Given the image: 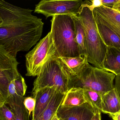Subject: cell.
Listing matches in <instances>:
<instances>
[{
    "label": "cell",
    "mask_w": 120,
    "mask_h": 120,
    "mask_svg": "<svg viewBox=\"0 0 120 120\" xmlns=\"http://www.w3.org/2000/svg\"><path fill=\"white\" fill-rule=\"evenodd\" d=\"M32 11L0 0V46L14 58L19 51H29L41 37L44 23Z\"/></svg>",
    "instance_id": "cell-1"
},
{
    "label": "cell",
    "mask_w": 120,
    "mask_h": 120,
    "mask_svg": "<svg viewBox=\"0 0 120 120\" xmlns=\"http://www.w3.org/2000/svg\"><path fill=\"white\" fill-rule=\"evenodd\" d=\"M50 32L57 58L80 56L71 15L52 16Z\"/></svg>",
    "instance_id": "cell-2"
},
{
    "label": "cell",
    "mask_w": 120,
    "mask_h": 120,
    "mask_svg": "<svg viewBox=\"0 0 120 120\" xmlns=\"http://www.w3.org/2000/svg\"><path fill=\"white\" fill-rule=\"evenodd\" d=\"M116 77L112 73L91 65L87 60L77 76L68 79V88L92 90L102 96L115 88Z\"/></svg>",
    "instance_id": "cell-3"
},
{
    "label": "cell",
    "mask_w": 120,
    "mask_h": 120,
    "mask_svg": "<svg viewBox=\"0 0 120 120\" xmlns=\"http://www.w3.org/2000/svg\"><path fill=\"white\" fill-rule=\"evenodd\" d=\"M77 16L82 22L84 29L87 62L95 67L102 69L108 46L99 33L92 11L86 6H82L80 12Z\"/></svg>",
    "instance_id": "cell-4"
},
{
    "label": "cell",
    "mask_w": 120,
    "mask_h": 120,
    "mask_svg": "<svg viewBox=\"0 0 120 120\" xmlns=\"http://www.w3.org/2000/svg\"><path fill=\"white\" fill-rule=\"evenodd\" d=\"M33 85V97L39 90L46 87L53 88L57 92L65 94L69 90L68 79L56 59L53 58L45 63Z\"/></svg>",
    "instance_id": "cell-5"
},
{
    "label": "cell",
    "mask_w": 120,
    "mask_h": 120,
    "mask_svg": "<svg viewBox=\"0 0 120 120\" xmlns=\"http://www.w3.org/2000/svg\"><path fill=\"white\" fill-rule=\"evenodd\" d=\"M25 58L26 75L33 77L38 75L45 63L50 59L57 58L50 32L26 54Z\"/></svg>",
    "instance_id": "cell-6"
},
{
    "label": "cell",
    "mask_w": 120,
    "mask_h": 120,
    "mask_svg": "<svg viewBox=\"0 0 120 120\" xmlns=\"http://www.w3.org/2000/svg\"><path fill=\"white\" fill-rule=\"evenodd\" d=\"M83 3L82 0H42L36 5L34 12L42 14L46 18L60 15L77 16Z\"/></svg>",
    "instance_id": "cell-7"
},
{
    "label": "cell",
    "mask_w": 120,
    "mask_h": 120,
    "mask_svg": "<svg viewBox=\"0 0 120 120\" xmlns=\"http://www.w3.org/2000/svg\"><path fill=\"white\" fill-rule=\"evenodd\" d=\"M19 64L16 58L0 46V94L4 101L7 98L8 85L20 75L18 70Z\"/></svg>",
    "instance_id": "cell-8"
},
{
    "label": "cell",
    "mask_w": 120,
    "mask_h": 120,
    "mask_svg": "<svg viewBox=\"0 0 120 120\" xmlns=\"http://www.w3.org/2000/svg\"><path fill=\"white\" fill-rule=\"evenodd\" d=\"M98 111L86 103L72 108H64L60 106L56 115L63 120H91Z\"/></svg>",
    "instance_id": "cell-9"
},
{
    "label": "cell",
    "mask_w": 120,
    "mask_h": 120,
    "mask_svg": "<svg viewBox=\"0 0 120 120\" xmlns=\"http://www.w3.org/2000/svg\"><path fill=\"white\" fill-rule=\"evenodd\" d=\"M94 17L111 29L120 39V12L103 5L94 8Z\"/></svg>",
    "instance_id": "cell-10"
},
{
    "label": "cell",
    "mask_w": 120,
    "mask_h": 120,
    "mask_svg": "<svg viewBox=\"0 0 120 120\" xmlns=\"http://www.w3.org/2000/svg\"><path fill=\"white\" fill-rule=\"evenodd\" d=\"M56 60L68 79L75 77L87 60L86 56L60 57Z\"/></svg>",
    "instance_id": "cell-11"
},
{
    "label": "cell",
    "mask_w": 120,
    "mask_h": 120,
    "mask_svg": "<svg viewBox=\"0 0 120 120\" xmlns=\"http://www.w3.org/2000/svg\"><path fill=\"white\" fill-rule=\"evenodd\" d=\"M57 92L52 88L46 87L37 91L33 98L36 99L32 120H36L45 110L54 94Z\"/></svg>",
    "instance_id": "cell-12"
},
{
    "label": "cell",
    "mask_w": 120,
    "mask_h": 120,
    "mask_svg": "<svg viewBox=\"0 0 120 120\" xmlns=\"http://www.w3.org/2000/svg\"><path fill=\"white\" fill-rule=\"evenodd\" d=\"M24 98L16 94L7 98L5 101L4 104L13 113L15 120H30L29 112L24 105Z\"/></svg>",
    "instance_id": "cell-13"
},
{
    "label": "cell",
    "mask_w": 120,
    "mask_h": 120,
    "mask_svg": "<svg viewBox=\"0 0 120 120\" xmlns=\"http://www.w3.org/2000/svg\"><path fill=\"white\" fill-rule=\"evenodd\" d=\"M102 69L116 75L120 74V49L108 46L107 51L102 65Z\"/></svg>",
    "instance_id": "cell-14"
},
{
    "label": "cell",
    "mask_w": 120,
    "mask_h": 120,
    "mask_svg": "<svg viewBox=\"0 0 120 120\" xmlns=\"http://www.w3.org/2000/svg\"><path fill=\"white\" fill-rule=\"evenodd\" d=\"M120 111V99L115 88L102 96L101 112L109 115Z\"/></svg>",
    "instance_id": "cell-15"
},
{
    "label": "cell",
    "mask_w": 120,
    "mask_h": 120,
    "mask_svg": "<svg viewBox=\"0 0 120 120\" xmlns=\"http://www.w3.org/2000/svg\"><path fill=\"white\" fill-rule=\"evenodd\" d=\"M86 103L84 89L80 88H72L65 94L60 106L72 108L81 105Z\"/></svg>",
    "instance_id": "cell-16"
},
{
    "label": "cell",
    "mask_w": 120,
    "mask_h": 120,
    "mask_svg": "<svg viewBox=\"0 0 120 120\" xmlns=\"http://www.w3.org/2000/svg\"><path fill=\"white\" fill-rule=\"evenodd\" d=\"M94 17L99 33L107 46L120 48V39L107 26L101 22L97 18Z\"/></svg>",
    "instance_id": "cell-17"
},
{
    "label": "cell",
    "mask_w": 120,
    "mask_h": 120,
    "mask_svg": "<svg viewBox=\"0 0 120 120\" xmlns=\"http://www.w3.org/2000/svg\"><path fill=\"white\" fill-rule=\"evenodd\" d=\"M65 94L57 92L53 97L45 110L36 120H51L61 105Z\"/></svg>",
    "instance_id": "cell-18"
},
{
    "label": "cell",
    "mask_w": 120,
    "mask_h": 120,
    "mask_svg": "<svg viewBox=\"0 0 120 120\" xmlns=\"http://www.w3.org/2000/svg\"><path fill=\"white\" fill-rule=\"evenodd\" d=\"M75 25V40L78 45L80 54L81 56H86L85 47V32L82 23L79 18L76 15H71Z\"/></svg>",
    "instance_id": "cell-19"
},
{
    "label": "cell",
    "mask_w": 120,
    "mask_h": 120,
    "mask_svg": "<svg viewBox=\"0 0 120 120\" xmlns=\"http://www.w3.org/2000/svg\"><path fill=\"white\" fill-rule=\"evenodd\" d=\"M84 92L87 103L101 112L102 96L99 93L92 90L84 89Z\"/></svg>",
    "instance_id": "cell-20"
},
{
    "label": "cell",
    "mask_w": 120,
    "mask_h": 120,
    "mask_svg": "<svg viewBox=\"0 0 120 120\" xmlns=\"http://www.w3.org/2000/svg\"><path fill=\"white\" fill-rule=\"evenodd\" d=\"M15 83L16 94L19 96L24 97L26 93L27 86L24 79L21 75L15 80Z\"/></svg>",
    "instance_id": "cell-21"
},
{
    "label": "cell",
    "mask_w": 120,
    "mask_h": 120,
    "mask_svg": "<svg viewBox=\"0 0 120 120\" xmlns=\"http://www.w3.org/2000/svg\"><path fill=\"white\" fill-rule=\"evenodd\" d=\"M0 118L1 120H15V115L5 104L0 106Z\"/></svg>",
    "instance_id": "cell-22"
},
{
    "label": "cell",
    "mask_w": 120,
    "mask_h": 120,
    "mask_svg": "<svg viewBox=\"0 0 120 120\" xmlns=\"http://www.w3.org/2000/svg\"><path fill=\"white\" fill-rule=\"evenodd\" d=\"M36 103V99L33 97H29L24 98V105L28 111L30 116L31 113L33 112L34 110Z\"/></svg>",
    "instance_id": "cell-23"
},
{
    "label": "cell",
    "mask_w": 120,
    "mask_h": 120,
    "mask_svg": "<svg viewBox=\"0 0 120 120\" xmlns=\"http://www.w3.org/2000/svg\"><path fill=\"white\" fill-rule=\"evenodd\" d=\"M15 80L11 81L8 85V94H7V98L10 97L16 94Z\"/></svg>",
    "instance_id": "cell-24"
},
{
    "label": "cell",
    "mask_w": 120,
    "mask_h": 120,
    "mask_svg": "<svg viewBox=\"0 0 120 120\" xmlns=\"http://www.w3.org/2000/svg\"><path fill=\"white\" fill-rule=\"evenodd\" d=\"M103 5L112 8L113 5L120 2V0H101Z\"/></svg>",
    "instance_id": "cell-25"
},
{
    "label": "cell",
    "mask_w": 120,
    "mask_h": 120,
    "mask_svg": "<svg viewBox=\"0 0 120 120\" xmlns=\"http://www.w3.org/2000/svg\"><path fill=\"white\" fill-rule=\"evenodd\" d=\"M115 88L117 90L120 99V74L116 75L115 78Z\"/></svg>",
    "instance_id": "cell-26"
},
{
    "label": "cell",
    "mask_w": 120,
    "mask_h": 120,
    "mask_svg": "<svg viewBox=\"0 0 120 120\" xmlns=\"http://www.w3.org/2000/svg\"><path fill=\"white\" fill-rule=\"evenodd\" d=\"M109 115L113 120H120V111L115 114Z\"/></svg>",
    "instance_id": "cell-27"
},
{
    "label": "cell",
    "mask_w": 120,
    "mask_h": 120,
    "mask_svg": "<svg viewBox=\"0 0 120 120\" xmlns=\"http://www.w3.org/2000/svg\"><path fill=\"white\" fill-rule=\"evenodd\" d=\"M91 120H101V112L98 111L94 115Z\"/></svg>",
    "instance_id": "cell-28"
},
{
    "label": "cell",
    "mask_w": 120,
    "mask_h": 120,
    "mask_svg": "<svg viewBox=\"0 0 120 120\" xmlns=\"http://www.w3.org/2000/svg\"><path fill=\"white\" fill-rule=\"evenodd\" d=\"M112 8L120 12V2L114 4Z\"/></svg>",
    "instance_id": "cell-29"
},
{
    "label": "cell",
    "mask_w": 120,
    "mask_h": 120,
    "mask_svg": "<svg viewBox=\"0 0 120 120\" xmlns=\"http://www.w3.org/2000/svg\"><path fill=\"white\" fill-rule=\"evenodd\" d=\"M5 103V101L1 95L0 94V106L3 105Z\"/></svg>",
    "instance_id": "cell-30"
},
{
    "label": "cell",
    "mask_w": 120,
    "mask_h": 120,
    "mask_svg": "<svg viewBox=\"0 0 120 120\" xmlns=\"http://www.w3.org/2000/svg\"><path fill=\"white\" fill-rule=\"evenodd\" d=\"M51 120H60V118L58 117L57 116V115L56 114L55 115V116L53 117V118Z\"/></svg>",
    "instance_id": "cell-31"
},
{
    "label": "cell",
    "mask_w": 120,
    "mask_h": 120,
    "mask_svg": "<svg viewBox=\"0 0 120 120\" xmlns=\"http://www.w3.org/2000/svg\"><path fill=\"white\" fill-rule=\"evenodd\" d=\"M2 22V20H1V18L0 17V24Z\"/></svg>",
    "instance_id": "cell-32"
},
{
    "label": "cell",
    "mask_w": 120,
    "mask_h": 120,
    "mask_svg": "<svg viewBox=\"0 0 120 120\" xmlns=\"http://www.w3.org/2000/svg\"><path fill=\"white\" fill-rule=\"evenodd\" d=\"M60 120H61V119H60Z\"/></svg>",
    "instance_id": "cell-33"
},
{
    "label": "cell",
    "mask_w": 120,
    "mask_h": 120,
    "mask_svg": "<svg viewBox=\"0 0 120 120\" xmlns=\"http://www.w3.org/2000/svg\"><path fill=\"white\" fill-rule=\"evenodd\" d=\"M0 120H1L0 119Z\"/></svg>",
    "instance_id": "cell-34"
},
{
    "label": "cell",
    "mask_w": 120,
    "mask_h": 120,
    "mask_svg": "<svg viewBox=\"0 0 120 120\" xmlns=\"http://www.w3.org/2000/svg\"></svg>",
    "instance_id": "cell-35"
}]
</instances>
